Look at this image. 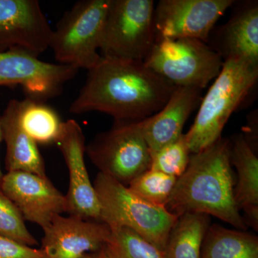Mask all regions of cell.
I'll list each match as a JSON object with an SVG mask.
<instances>
[{"mask_svg": "<svg viewBox=\"0 0 258 258\" xmlns=\"http://www.w3.org/2000/svg\"><path fill=\"white\" fill-rule=\"evenodd\" d=\"M176 88L142 61L102 57L88 70L69 111L74 114L98 111L115 120L140 121L157 113Z\"/></svg>", "mask_w": 258, "mask_h": 258, "instance_id": "6da1fadb", "label": "cell"}, {"mask_svg": "<svg viewBox=\"0 0 258 258\" xmlns=\"http://www.w3.org/2000/svg\"><path fill=\"white\" fill-rule=\"evenodd\" d=\"M235 176L230 160V140L221 137L201 152L191 154L165 208L178 217L187 212L212 215L240 230H247L234 198Z\"/></svg>", "mask_w": 258, "mask_h": 258, "instance_id": "7a4b0ae2", "label": "cell"}, {"mask_svg": "<svg viewBox=\"0 0 258 258\" xmlns=\"http://www.w3.org/2000/svg\"><path fill=\"white\" fill-rule=\"evenodd\" d=\"M257 79L258 66L239 60L224 61L221 71L202 99L192 125L184 134L191 154L201 152L221 138L229 118Z\"/></svg>", "mask_w": 258, "mask_h": 258, "instance_id": "3957f363", "label": "cell"}, {"mask_svg": "<svg viewBox=\"0 0 258 258\" xmlns=\"http://www.w3.org/2000/svg\"><path fill=\"white\" fill-rule=\"evenodd\" d=\"M93 186L101 205V222L111 229L127 227L164 251L178 216L165 207L139 198L128 186L101 173Z\"/></svg>", "mask_w": 258, "mask_h": 258, "instance_id": "277c9868", "label": "cell"}, {"mask_svg": "<svg viewBox=\"0 0 258 258\" xmlns=\"http://www.w3.org/2000/svg\"><path fill=\"white\" fill-rule=\"evenodd\" d=\"M110 2L81 0L64 13L49 47L59 63L88 71L101 60L98 50Z\"/></svg>", "mask_w": 258, "mask_h": 258, "instance_id": "5b68a950", "label": "cell"}, {"mask_svg": "<svg viewBox=\"0 0 258 258\" xmlns=\"http://www.w3.org/2000/svg\"><path fill=\"white\" fill-rule=\"evenodd\" d=\"M153 0H111L101 44L102 57L144 62L155 43Z\"/></svg>", "mask_w": 258, "mask_h": 258, "instance_id": "8992f818", "label": "cell"}, {"mask_svg": "<svg viewBox=\"0 0 258 258\" xmlns=\"http://www.w3.org/2000/svg\"><path fill=\"white\" fill-rule=\"evenodd\" d=\"M144 62L175 87L203 90L216 79L224 61L206 42L179 38L157 40Z\"/></svg>", "mask_w": 258, "mask_h": 258, "instance_id": "52a82bcc", "label": "cell"}, {"mask_svg": "<svg viewBox=\"0 0 258 258\" xmlns=\"http://www.w3.org/2000/svg\"><path fill=\"white\" fill-rule=\"evenodd\" d=\"M141 121L115 120L109 130L97 135L86 148L100 173L126 186L150 167V151Z\"/></svg>", "mask_w": 258, "mask_h": 258, "instance_id": "ba28073f", "label": "cell"}, {"mask_svg": "<svg viewBox=\"0 0 258 258\" xmlns=\"http://www.w3.org/2000/svg\"><path fill=\"white\" fill-rule=\"evenodd\" d=\"M79 70L45 62L20 50L0 52V86H21L27 98L44 102L58 96Z\"/></svg>", "mask_w": 258, "mask_h": 258, "instance_id": "9c48e42d", "label": "cell"}, {"mask_svg": "<svg viewBox=\"0 0 258 258\" xmlns=\"http://www.w3.org/2000/svg\"><path fill=\"white\" fill-rule=\"evenodd\" d=\"M234 2L160 0L154 8L156 41L161 39L191 38L208 43L217 20Z\"/></svg>", "mask_w": 258, "mask_h": 258, "instance_id": "30bf717a", "label": "cell"}, {"mask_svg": "<svg viewBox=\"0 0 258 258\" xmlns=\"http://www.w3.org/2000/svg\"><path fill=\"white\" fill-rule=\"evenodd\" d=\"M55 144L69 170V187L66 195L68 213L83 220L101 222V205L85 162L86 138L79 123L73 119L63 122Z\"/></svg>", "mask_w": 258, "mask_h": 258, "instance_id": "8fae6325", "label": "cell"}, {"mask_svg": "<svg viewBox=\"0 0 258 258\" xmlns=\"http://www.w3.org/2000/svg\"><path fill=\"white\" fill-rule=\"evenodd\" d=\"M52 31L37 0H0V52L20 50L38 57Z\"/></svg>", "mask_w": 258, "mask_h": 258, "instance_id": "7c38bea8", "label": "cell"}, {"mask_svg": "<svg viewBox=\"0 0 258 258\" xmlns=\"http://www.w3.org/2000/svg\"><path fill=\"white\" fill-rule=\"evenodd\" d=\"M0 191L14 203L24 220L37 224L42 230L54 217L67 212L66 195L47 176L27 171H10L3 176Z\"/></svg>", "mask_w": 258, "mask_h": 258, "instance_id": "4fadbf2b", "label": "cell"}, {"mask_svg": "<svg viewBox=\"0 0 258 258\" xmlns=\"http://www.w3.org/2000/svg\"><path fill=\"white\" fill-rule=\"evenodd\" d=\"M45 258H87L108 242L111 230L102 222L57 215L43 229Z\"/></svg>", "mask_w": 258, "mask_h": 258, "instance_id": "5bb4252c", "label": "cell"}, {"mask_svg": "<svg viewBox=\"0 0 258 258\" xmlns=\"http://www.w3.org/2000/svg\"><path fill=\"white\" fill-rule=\"evenodd\" d=\"M235 5L228 21L212 30L208 45L223 61L239 60L258 66L257 2Z\"/></svg>", "mask_w": 258, "mask_h": 258, "instance_id": "9a60e30c", "label": "cell"}, {"mask_svg": "<svg viewBox=\"0 0 258 258\" xmlns=\"http://www.w3.org/2000/svg\"><path fill=\"white\" fill-rule=\"evenodd\" d=\"M202 91L196 88L176 87L157 113L141 121L150 152L181 137L185 123L201 103Z\"/></svg>", "mask_w": 258, "mask_h": 258, "instance_id": "2e32d148", "label": "cell"}, {"mask_svg": "<svg viewBox=\"0 0 258 258\" xmlns=\"http://www.w3.org/2000/svg\"><path fill=\"white\" fill-rule=\"evenodd\" d=\"M20 100H10L0 116V127L6 144L5 169L47 177L45 162L37 144L25 133L19 119Z\"/></svg>", "mask_w": 258, "mask_h": 258, "instance_id": "e0dca14e", "label": "cell"}, {"mask_svg": "<svg viewBox=\"0 0 258 258\" xmlns=\"http://www.w3.org/2000/svg\"><path fill=\"white\" fill-rule=\"evenodd\" d=\"M230 140L231 165L235 168L237 179L234 198L239 210H243L244 222L258 230V158L242 134Z\"/></svg>", "mask_w": 258, "mask_h": 258, "instance_id": "ac0fdd59", "label": "cell"}, {"mask_svg": "<svg viewBox=\"0 0 258 258\" xmlns=\"http://www.w3.org/2000/svg\"><path fill=\"white\" fill-rule=\"evenodd\" d=\"M205 214H182L173 226L163 255L164 258H200L202 244L210 226Z\"/></svg>", "mask_w": 258, "mask_h": 258, "instance_id": "d6986e66", "label": "cell"}, {"mask_svg": "<svg viewBox=\"0 0 258 258\" xmlns=\"http://www.w3.org/2000/svg\"><path fill=\"white\" fill-rule=\"evenodd\" d=\"M200 258H258L257 236L217 224L210 225L202 244Z\"/></svg>", "mask_w": 258, "mask_h": 258, "instance_id": "ffe728a7", "label": "cell"}, {"mask_svg": "<svg viewBox=\"0 0 258 258\" xmlns=\"http://www.w3.org/2000/svg\"><path fill=\"white\" fill-rule=\"evenodd\" d=\"M19 119L25 133L35 143L42 145L55 144L63 124L53 108L29 98L20 100Z\"/></svg>", "mask_w": 258, "mask_h": 258, "instance_id": "44dd1931", "label": "cell"}, {"mask_svg": "<svg viewBox=\"0 0 258 258\" xmlns=\"http://www.w3.org/2000/svg\"><path fill=\"white\" fill-rule=\"evenodd\" d=\"M176 180L174 176L149 169L132 180L128 188L146 201L165 207Z\"/></svg>", "mask_w": 258, "mask_h": 258, "instance_id": "7402d4cb", "label": "cell"}, {"mask_svg": "<svg viewBox=\"0 0 258 258\" xmlns=\"http://www.w3.org/2000/svg\"><path fill=\"white\" fill-rule=\"evenodd\" d=\"M108 247L117 258H164L163 252L127 227L111 229Z\"/></svg>", "mask_w": 258, "mask_h": 258, "instance_id": "603a6c76", "label": "cell"}, {"mask_svg": "<svg viewBox=\"0 0 258 258\" xmlns=\"http://www.w3.org/2000/svg\"><path fill=\"white\" fill-rule=\"evenodd\" d=\"M191 154L185 134H183L175 142L150 152L149 169L160 171L178 179L186 170Z\"/></svg>", "mask_w": 258, "mask_h": 258, "instance_id": "cb8c5ba5", "label": "cell"}, {"mask_svg": "<svg viewBox=\"0 0 258 258\" xmlns=\"http://www.w3.org/2000/svg\"><path fill=\"white\" fill-rule=\"evenodd\" d=\"M0 236L11 239L25 245L37 244L35 237L27 229L21 212L14 203L0 191Z\"/></svg>", "mask_w": 258, "mask_h": 258, "instance_id": "d4e9b609", "label": "cell"}, {"mask_svg": "<svg viewBox=\"0 0 258 258\" xmlns=\"http://www.w3.org/2000/svg\"><path fill=\"white\" fill-rule=\"evenodd\" d=\"M0 258H45L41 249L30 246L0 236Z\"/></svg>", "mask_w": 258, "mask_h": 258, "instance_id": "484cf974", "label": "cell"}, {"mask_svg": "<svg viewBox=\"0 0 258 258\" xmlns=\"http://www.w3.org/2000/svg\"><path fill=\"white\" fill-rule=\"evenodd\" d=\"M87 258H117L115 257L113 251L108 247V244H106L104 247L99 251L95 253L91 254Z\"/></svg>", "mask_w": 258, "mask_h": 258, "instance_id": "4316f807", "label": "cell"}, {"mask_svg": "<svg viewBox=\"0 0 258 258\" xmlns=\"http://www.w3.org/2000/svg\"><path fill=\"white\" fill-rule=\"evenodd\" d=\"M3 133H2L1 127H0V144H1V142H3ZM3 175H4V174L2 172L1 167H0V184H1L2 179H3Z\"/></svg>", "mask_w": 258, "mask_h": 258, "instance_id": "83f0119b", "label": "cell"}]
</instances>
